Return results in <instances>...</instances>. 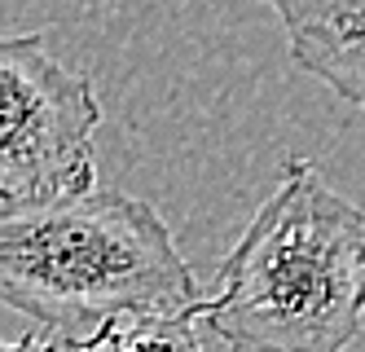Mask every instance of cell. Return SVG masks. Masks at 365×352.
Here are the masks:
<instances>
[{
	"label": "cell",
	"instance_id": "obj_1",
	"mask_svg": "<svg viewBox=\"0 0 365 352\" xmlns=\"http://www.w3.org/2000/svg\"><path fill=\"white\" fill-rule=\"evenodd\" d=\"M202 300L159 207L93 185L62 198L0 194V304L71 348L128 313Z\"/></svg>",
	"mask_w": 365,
	"mask_h": 352
},
{
	"label": "cell",
	"instance_id": "obj_2",
	"mask_svg": "<svg viewBox=\"0 0 365 352\" xmlns=\"http://www.w3.org/2000/svg\"><path fill=\"white\" fill-rule=\"evenodd\" d=\"M194 317L229 352H344L365 317V211L286 159Z\"/></svg>",
	"mask_w": 365,
	"mask_h": 352
},
{
	"label": "cell",
	"instance_id": "obj_3",
	"mask_svg": "<svg viewBox=\"0 0 365 352\" xmlns=\"http://www.w3.org/2000/svg\"><path fill=\"white\" fill-rule=\"evenodd\" d=\"M101 101L84 71L48 53L40 31L0 36V194L62 198L97 185Z\"/></svg>",
	"mask_w": 365,
	"mask_h": 352
},
{
	"label": "cell",
	"instance_id": "obj_4",
	"mask_svg": "<svg viewBox=\"0 0 365 352\" xmlns=\"http://www.w3.org/2000/svg\"><path fill=\"white\" fill-rule=\"evenodd\" d=\"M299 71L365 111V0H264Z\"/></svg>",
	"mask_w": 365,
	"mask_h": 352
},
{
	"label": "cell",
	"instance_id": "obj_5",
	"mask_svg": "<svg viewBox=\"0 0 365 352\" xmlns=\"http://www.w3.org/2000/svg\"><path fill=\"white\" fill-rule=\"evenodd\" d=\"M71 352H202L194 308L176 313H128L80 339Z\"/></svg>",
	"mask_w": 365,
	"mask_h": 352
},
{
	"label": "cell",
	"instance_id": "obj_6",
	"mask_svg": "<svg viewBox=\"0 0 365 352\" xmlns=\"http://www.w3.org/2000/svg\"><path fill=\"white\" fill-rule=\"evenodd\" d=\"M14 352H71V343L48 331H27L22 339H14Z\"/></svg>",
	"mask_w": 365,
	"mask_h": 352
},
{
	"label": "cell",
	"instance_id": "obj_7",
	"mask_svg": "<svg viewBox=\"0 0 365 352\" xmlns=\"http://www.w3.org/2000/svg\"><path fill=\"white\" fill-rule=\"evenodd\" d=\"M0 352H14V343H9V339H5V335H0Z\"/></svg>",
	"mask_w": 365,
	"mask_h": 352
}]
</instances>
